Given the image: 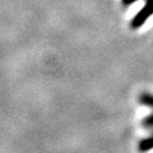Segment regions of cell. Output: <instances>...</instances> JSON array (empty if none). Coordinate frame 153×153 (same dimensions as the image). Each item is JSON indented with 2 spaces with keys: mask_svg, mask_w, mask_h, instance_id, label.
Listing matches in <instances>:
<instances>
[{
  "mask_svg": "<svg viewBox=\"0 0 153 153\" xmlns=\"http://www.w3.org/2000/svg\"><path fill=\"white\" fill-rule=\"evenodd\" d=\"M138 102L146 108L153 109V94L150 92H142L138 95Z\"/></svg>",
  "mask_w": 153,
  "mask_h": 153,
  "instance_id": "cell-3",
  "label": "cell"
},
{
  "mask_svg": "<svg viewBox=\"0 0 153 153\" xmlns=\"http://www.w3.org/2000/svg\"><path fill=\"white\" fill-rule=\"evenodd\" d=\"M136 1L137 0H121V4H123V6H125V7H128V6L135 4Z\"/></svg>",
  "mask_w": 153,
  "mask_h": 153,
  "instance_id": "cell-5",
  "label": "cell"
},
{
  "mask_svg": "<svg viewBox=\"0 0 153 153\" xmlns=\"http://www.w3.org/2000/svg\"><path fill=\"white\" fill-rule=\"evenodd\" d=\"M142 126L146 129H152L153 128V114H150L146 117H144L142 120Z\"/></svg>",
  "mask_w": 153,
  "mask_h": 153,
  "instance_id": "cell-4",
  "label": "cell"
},
{
  "mask_svg": "<svg viewBox=\"0 0 153 153\" xmlns=\"http://www.w3.org/2000/svg\"><path fill=\"white\" fill-rule=\"evenodd\" d=\"M137 150L141 153H146V152H149V151L153 150V133H152V135L145 137V138H142V140L138 142Z\"/></svg>",
  "mask_w": 153,
  "mask_h": 153,
  "instance_id": "cell-2",
  "label": "cell"
},
{
  "mask_svg": "<svg viewBox=\"0 0 153 153\" xmlns=\"http://www.w3.org/2000/svg\"><path fill=\"white\" fill-rule=\"evenodd\" d=\"M145 5L141 10L137 13L129 23L131 30H137L142 27L151 16H153V0H144Z\"/></svg>",
  "mask_w": 153,
  "mask_h": 153,
  "instance_id": "cell-1",
  "label": "cell"
}]
</instances>
